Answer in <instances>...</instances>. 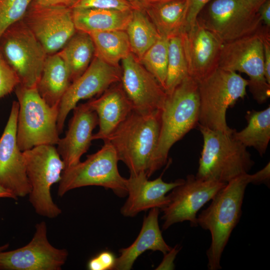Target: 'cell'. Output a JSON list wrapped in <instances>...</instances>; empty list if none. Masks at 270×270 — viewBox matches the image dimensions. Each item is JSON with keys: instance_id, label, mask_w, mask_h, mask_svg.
I'll use <instances>...</instances> for the list:
<instances>
[{"instance_id": "obj_2", "label": "cell", "mask_w": 270, "mask_h": 270, "mask_svg": "<svg viewBox=\"0 0 270 270\" xmlns=\"http://www.w3.org/2000/svg\"><path fill=\"white\" fill-rule=\"evenodd\" d=\"M252 182V174L248 173L228 182L197 216L198 225L209 230L211 235L210 245L206 251L209 270L222 268V254L240 220L245 190Z\"/></svg>"}, {"instance_id": "obj_6", "label": "cell", "mask_w": 270, "mask_h": 270, "mask_svg": "<svg viewBox=\"0 0 270 270\" xmlns=\"http://www.w3.org/2000/svg\"><path fill=\"white\" fill-rule=\"evenodd\" d=\"M14 91L19 105L16 126L19 148L23 152L40 145L57 144L60 139L58 106H50L36 87L19 84Z\"/></svg>"}, {"instance_id": "obj_31", "label": "cell", "mask_w": 270, "mask_h": 270, "mask_svg": "<svg viewBox=\"0 0 270 270\" xmlns=\"http://www.w3.org/2000/svg\"><path fill=\"white\" fill-rule=\"evenodd\" d=\"M168 38L160 36L138 60L165 90L168 60Z\"/></svg>"}, {"instance_id": "obj_17", "label": "cell", "mask_w": 270, "mask_h": 270, "mask_svg": "<svg viewBox=\"0 0 270 270\" xmlns=\"http://www.w3.org/2000/svg\"><path fill=\"white\" fill-rule=\"evenodd\" d=\"M121 62L120 83L134 110L147 113L162 110L167 94L155 77L132 52Z\"/></svg>"}, {"instance_id": "obj_29", "label": "cell", "mask_w": 270, "mask_h": 270, "mask_svg": "<svg viewBox=\"0 0 270 270\" xmlns=\"http://www.w3.org/2000/svg\"><path fill=\"white\" fill-rule=\"evenodd\" d=\"M126 32L131 52L139 60L160 36L144 10L134 9Z\"/></svg>"}, {"instance_id": "obj_35", "label": "cell", "mask_w": 270, "mask_h": 270, "mask_svg": "<svg viewBox=\"0 0 270 270\" xmlns=\"http://www.w3.org/2000/svg\"><path fill=\"white\" fill-rule=\"evenodd\" d=\"M116 260L114 254L108 250H104L92 258L88 262L90 270H114Z\"/></svg>"}, {"instance_id": "obj_38", "label": "cell", "mask_w": 270, "mask_h": 270, "mask_svg": "<svg viewBox=\"0 0 270 270\" xmlns=\"http://www.w3.org/2000/svg\"><path fill=\"white\" fill-rule=\"evenodd\" d=\"M32 1L44 6L72 9L78 0H32Z\"/></svg>"}, {"instance_id": "obj_14", "label": "cell", "mask_w": 270, "mask_h": 270, "mask_svg": "<svg viewBox=\"0 0 270 270\" xmlns=\"http://www.w3.org/2000/svg\"><path fill=\"white\" fill-rule=\"evenodd\" d=\"M72 10L44 6L32 2L22 19L47 54L58 52L76 32Z\"/></svg>"}, {"instance_id": "obj_40", "label": "cell", "mask_w": 270, "mask_h": 270, "mask_svg": "<svg viewBox=\"0 0 270 270\" xmlns=\"http://www.w3.org/2000/svg\"><path fill=\"white\" fill-rule=\"evenodd\" d=\"M178 250L176 247L172 248L170 250L164 255L162 262L157 267L156 270H173L174 268V261L176 258Z\"/></svg>"}, {"instance_id": "obj_27", "label": "cell", "mask_w": 270, "mask_h": 270, "mask_svg": "<svg viewBox=\"0 0 270 270\" xmlns=\"http://www.w3.org/2000/svg\"><path fill=\"white\" fill-rule=\"evenodd\" d=\"M246 118V128L239 132L235 130L232 136L246 148H254L262 156L270 140V106L262 110H248Z\"/></svg>"}, {"instance_id": "obj_33", "label": "cell", "mask_w": 270, "mask_h": 270, "mask_svg": "<svg viewBox=\"0 0 270 270\" xmlns=\"http://www.w3.org/2000/svg\"><path fill=\"white\" fill-rule=\"evenodd\" d=\"M19 84L20 80L16 73L0 52V98L14 91Z\"/></svg>"}, {"instance_id": "obj_25", "label": "cell", "mask_w": 270, "mask_h": 270, "mask_svg": "<svg viewBox=\"0 0 270 270\" xmlns=\"http://www.w3.org/2000/svg\"><path fill=\"white\" fill-rule=\"evenodd\" d=\"M72 83L68 69L57 53L46 58L36 89L44 101L50 106H58Z\"/></svg>"}, {"instance_id": "obj_15", "label": "cell", "mask_w": 270, "mask_h": 270, "mask_svg": "<svg viewBox=\"0 0 270 270\" xmlns=\"http://www.w3.org/2000/svg\"><path fill=\"white\" fill-rule=\"evenodd\" d=\"M121 74L120 67L111 66L94 56L87 69L70 84L58 106L59 134L63 130L68 113L80 100L100 95L110 86L120 82Z\"/></svg>"}, {"instance_id": "obj_20", "label": "cell", "mask_w": 270, "mask_h": 270, "mask_svg": "<svg viewBox=\"0 0 270 270\" xmlns=\"http://www.w3.org/2000/svg\"><path fill=\"white\" fill-rule=\"evenodd\" d=\"M72 110L66 134L60 139L56 148L64 164V170L80 162L82 156L91 145L93 130L98 125L96 112L86 102L77 104Z\"/></svg>"}, {"instance_id": "obj_41", "label": "cell", "mask_w": 270, "mask_h": 270, "mask_svg": "<svg viewBox=\"0 0 270 270\" xmlns=\"http://www.w3.org/2000/svg\"><path fill=\"white\" fill-rule=\"evenodd\" d=\"M258 12L265 26L270 28V0H266L258 8Z\"/></svg>"}, {"instance_id": "obj_43", "label": "cell", "mask_w": 270, "mask_h": 270, "mask_svg": "<svg viewBox=\"0 0 270 270\" xmlns=\"http://www.w3.org/2000/svg\"><path fill=\"white\" fill-rule=\"evenodd\" d=\"M0 198H12L16 199L15 197L10 192L0 186Z\"/></svg>"}, {"instance_id": "obj_13", "label": "cell", "mask_w": 270, "mask_h": 270, "mask_svg": "<svg viewBox=\"0 0 270 270\" xmlns=\"http://www.w3.org/2000/svg\"><path fill=\"white\" fill-rule=\"evenodd\" d=\"M68 256L66 249L58 248L48 242L44 222L36 225V232L26 246L0 252V269L6 270H60Z\"/></svg>"}, {"instance_id": "obj_34", "label": "cell", "mask_w": 270, "mask_h": 270, "mask_svg": "<svg viewBox=\"0 0 270 270\" xmlns=\"http://www.w3.org/2000/svg\"><path fill=\"white\" fill-rule=\"evenodd\" d=\"M97 8L122 10L134 9L126 0H78L74 8Z\"/></svg>"}, {"instance_id": "obj_5", "label": "cell", "mask_w": 270, "mask_h": 270, "mask_svg": "<svg viewBox=\"0 0 270 270\" xmlns=\"http://www.w3.org/2000/svg\"><path fill=\"white\" fill-rule=\"evenodd\" d=\"M200 98L198 125L232 134L226 121L229 107L246 95L248 80L236 72L218 68L198 82Z\"/></svg>"}, {"instance_id": "obj_10", "label": "cell", "mask_w": 270, "mask_h": 270, "mask_svg": "<svg viewBox=\"0 0 270 270\" xmlns=\"http://www.w3.org/2000/svg\"><path fill=\"white\" fill-rule=\"evenodd\" d=\"M0 52L16 73L21 85L36 87L48 54L22 20L2 34Z\"/></svg>"}, {"instance_id": "obj_1", "label": "cell", "mask_w": 270, "mask_h": 270, "mask_svg": "<svg viewBox=\"0 0 270 270\" xmlns=\"http://www.w3.org/2000/svg\"><path fill=\"white\" fill-rule=\"evenodd\" d=\"M162 110L141 113L134 110L104 142H108L130 174L156 172L154 158L158 146Z\"/></svg>"}, {"instance_id": "obj_3", "label": "cell", "mask_w": 270, "mask_h": 270, "mask_svg": "<svg viewBox=\"0 0 270 270\" xmlns=\"http://www.w3.org/2000/svg\"><path fill=\"white\" fill-rule=\"evenodd\" d=\"M198 82L188 76L167 97L161 112L159 139L154 154L156 172L167 164L172 146L198 124Z\"/></svg>"}, {"instance_id": "obj_26", "label": "cell", "mask_w": 270, "mask_h": 270, "mask_svg": "<svg viewBox=\"0 0 270 270\" xmlns=\"http://www.w3.org/2000/svg\"><path fill=\"white\" fill-rule=\"evenodd\" d=\"M94 52V44L90 34L76 30L56 53L66 65L72 82L87 69Z\"/></svg>"}, {"instance_id": "obj_32", "label": "cell", "mask_w": 270, "mask_h": 270, "mask_svg": "<svg viewBox=\"0 0 270 270\" xmlns=\"http://www.w3.org/2000/svg\"><path fill=\"white\" fill-rule=\"evenodd\" d=\"M32 0H0V37L11 25L21 20Z\"/></svg>"}, {"instance_id": "obj_24", "label": "cell", "mask_w": 270, "mask_h": 270, "mask_svg": "<svg viewBox=\"0 0 270 270\" xmlns=\"http://www.w3.org/2000/svg\"><path fill=\"white\" fill-rule=\"evenodd\" d=\"M187 0H167L150 2L144 10L160 36L170 38L185 28Z\"/></svg>"}, {"instance_id": "obj_21", "label": "cell", "mask_w": 270, "mask_h": 270, "mask_svg": "<svg viewBox=\"0 0 270 270\" xmlns=\"http://www.w3.org/2000/svg\"><path fill=\"white\" fill-rule=\"evenodd\" d=\"M96 114L99 130L92 139L104 141L134 110L120 83L110 86L97 98L86 102Z\"/></svg>"}, {"instance_id": "obj_39", "label": "cell", "mask_w": 270, "mask_h": 270, "mask_svg": "<svg viewBox=\"0 0 270 270\" xmlns=\"http://www.w3.org/2000/svg\"><path fill=\"white\" fill-rule=\"evenodd\" d=\"M252 182L254 184H265L270 186V162L256 172L252 174Z\"/></svg>"}, {"instance_id": "obj_18", "label": "cell", "mask_w": 270, "mask_h": 270, "mask_svg": "<svg viewBox=\"0 0 270 270\" xmlns=\"http://www.w3.org/2000/svg\"><path fill=\"white\" fill-rule=\"evenodd\" d=\"M181 34L188 75L198 82L218 67L224 43L197 19Z\"/></svg>"}, {"instance_id": "obj_30", "label": "cell", "mask_w": 270, "mask_h": 270, "mask_svg": "<svg viewBox=\"0 0 270 270\" xmlns=\"http://www.w3.org/2000/svg\"><path fill=\"white\" fill-rule=\"evenodd\" d=\"M182 33V32H181ZM181 33L168 38V60L165 90L171 93L188 75Z\"/></svg>"}, {"instance_id": "obj_23", "label": "cell", "mask_w": 270, "mask_h": 270, "mask_svg": "<svg viewBox=\"0 0 270 270\" xmlns=\"http://www.w3.org/2000/svg\"><path fill=\"white\" fill-rule=\"evenodd\" d=\"M76 30L88 34L110 30H126L132 17V10L85 8L72 9Z\"/></svg>"}, {"instance_id": "obj_12", "label": "cell", "mask_w": 270, "mask_h": 270, "mask_svg": "<svg viewBox=\"0 0 270 270\" xmlns=\"http://www.w3.org/2000/svg\"><path fill=\"white\" fill-rule=\"evenodd\" d=\"M226 183L204 180L189 174L183 182L167 195L168 202L161 208L163 214L162 230L174 224L188 221L191 226H198L197 213L225 185Z\"/></svg>"}, {"instance_id": "obj_46", "label": "cell", "mask_w": 270, "mask_h": 270, "mask_svg": "<svg viewBox=\"0 0 270 270\" xmlns=\"http://www.w3.org/2000/svg\"><path fill=\"white\" fill-rule=\"evenodd\" d=\"M148 2H158V1H162V0H147Z\"/></svg>"}, {"instance_id": "obj_16", "label": "cell", "mask_w": 270, "mask_h": 270, "mask_svg": "<svg viewBox=\"0 0 270 270\" xmlns=\"http://www.w3.org/2000/svg\"><path fill=\"white\" fill-rule=\"evenodd\" d=\"M18 108V101H13L0 138V186L12 194L16 199L28 195L31 190L23 152L16 141Z\"/></svg>"}, {"instance_id": "obj_22", "label": "cell", "mask_w": 270, "mask_h": 270, "mask_svg": "<svg viewBox=\"0 0 270 270\" xmlns=\"http://www.w3.org/2000/svg\"><path fill=\"white\" fill-rule=\"evenodd\" d=\"M160 209H150L144 216L140 232L134 242L129 246L120 250L114 270H130L137 259L146 250L159 251L164 254L172 248L164 241L158 224Z\"/></svg>"}, {"instance_id": "obj_44", "label": "cell", "mask_w": 270, "mask_h": 270, "mask_svg": "<svg viewBox=\"0 0 270 270\" xmlns=\"http://www.w3.org/2000/svg\"><path fill=\"white\" fill-rule=\"evenodd\" d=\"M266 0H246V1L253 8L258 11L260 6Z\"/></svg>"}, {"instance_id": "obj_42", "label": "cell", "mask_w": 270, "mask_h": 270, "mask_svg": "<svg viewBox=\"0 0 270 270\" xmlns=\"http://www.w3.org/2000/svg\"><path fill=\"white\" fill-rule=\"evenodd\" d=\"M134 9L145 10L148 6L147 0H126Z\"/></svg>"}, {"instance_id": "obj_7", "label": "cell", "mask_w": 270, "mask_h": 270, "mask_svg": "<svg viewBox=\"0 0 270 270\" xmlns=\"http://www.w3.org/2000/svg\"><path fill=\"white\" fill-rule=\"evenodd\" d=\"M22 152L31 187L30 202L38 214L50 218L58 216L62 210L54 202L50 190L60 182L65 166L56 148L43 144Z\"/></svg>"}, {"instance_id": "obj_36", "label": "cell", "mask_w": 270, "mask_h": 270, "mask_svg": "<svg viewBox=\"0 0 270 270\" xmlns=\"http://www.w3.org/2000/svg\"><path fill=\"white\" fill-rule=\"evenodd\" d=\"M212 0H187L188 9L186 26L184 29L192 26L199 14L206 5Z\"/></svg>"}, {"instance_id": "obj_8", "label": "cell", "mask_w": 270, "mask_h": 270, "mask_svg": "<svg viewBox=\"0 0 270 270\" xmlns=\"http://www.w3.org/2000/svg\"><path fill=\"white\" fill-rule=\"evenodd\" d=\"M116 150L108 142L84 162L64 170L59 182L58 194L62 197L69 190L96 186L112 190L117 196H127L126 179L120 174Z\"/></svg>"}, {"instance_id": "obj_19", "label": "cell", "mask_w": 270, "mask_h": 270, "mask_svg": "<svg viewBox=\"0 0 270 270\" xmlns=\"http://www.w3.org/2000/svg\"><path fill=\"white\" fill-rule=\"evenodd\" d=\"M164 172L154 180H148L144 172L130 174L126 179L128 197L120 209L123 216L134 217L149 209H161L168 202L166 194L182 184L184 180L165 182L162 179Z\"/></svg>"}, {"instance_id": "obj_11", "label": "cell", "mask_w": 270, "mask_h": 270, "mask_svg": "<svg viewBox=\"0 0 270 270\" xmlns=\"http://www.w3.org/2000/svg\"><path fill=\"white\" fill-rule=\"evenodd\" d=\"M197 20L223 43L260 32L264 27L257 10L246 0H212Z\"/></svg>"}, {"instance_id": "obj_45", "label": "cell", "mask_w": 270, "mask_h": 270, "mask_svg": "<svg viewBox=\"0 0 270 270\" xmlns=\"http://www.w3.org/2000/svg\"><path fill=\"white\" fill-rule=\"evenodd\" d=\"M9 246V244H4V246H0V252L1 251H3V250H6Z\"/></svg>"}, {"instance_id": "obj_28", "label": "cell", "mask_w": 270, "mask_h": 270, "mask_svg": "<svg viewBox=\"0 0 270 270\" xmlns=\"http://www.w3.org/2000/svg\"><path fill=\"white\" fill-rule=\"evenodd\" d=\"M94 46V56L116 67L131 53L126 30L93 32L90 34Z\"/></svg>"}, {"instance_id": "obj_9", "label": "cell", "mask_w": 270, "mask_h": 270, "mask_svg": "<svg viewBox=\"0 0 270 270\" xmlns=\"http://www.w3.org/2000/svg\"><path fill=\"white\" fill-rule=\"evenodd\" d=\"M266 28L264 26L260 32L224 43L218 63V68L243 72L249 77L248 86L259 104L270 96V84L265 78L264 66L262 36Z\"/></svg>"}, {"instance_id": "obj_4", "label": "cell", "mask_w": 270, "mask_h": 270, "mask_svg": "<svg viewBox=\"0 0 270 270\" xmlns=\"http://www.w3.org/2000/svg\"><path fill=\"white\" fill-rule=\"evenodd\" d=\"M198 127L204 144L195 175L197 178L226 184L249 172L254 162L246 146L232 134Z\"/></svg>"}, {"instance_id": "obj_37", "label": "cell", "mask_w": 270, "mask_h": 270, "mask_svg": "<svg viewBox=\"0 0 270 270\" xmlns=\"http://www.w3.org/2000/svg\"><path fill=\"white\" fill-rule=\"evenodd\" d=\"M264 66L265 78L270 84V29L266 28L262 36Z\"/></svg>"}]
</instances>
